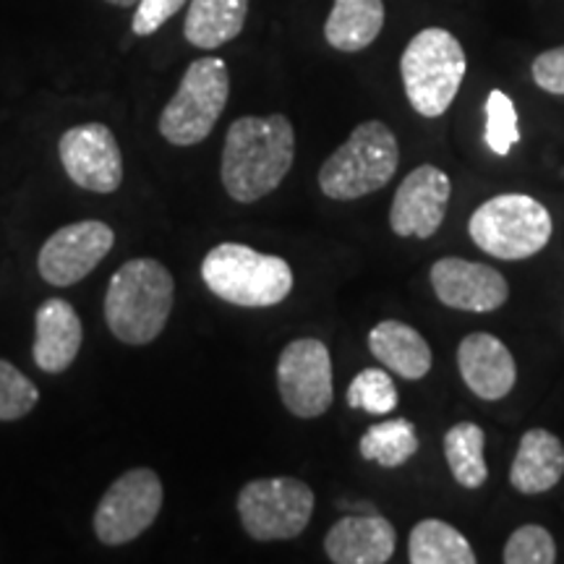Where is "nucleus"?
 Listing matches in <instances>:
<instances>
[{
	"instance_id": "obj_26",
	"label": "nucleus",
	"mask_w": 564,
	"mask_h": 564,
	"mask_svg": "<svg viewBox=\"0 0 564 564\" xmlns=\"http://www.w3.org/2000/svg\"><path fill=\"white\" fill-rule=\"evenodd\" d=\"M486 147L499 158H507L514 144L520 141L518 129V110L510 95H505L502 89H494L486 97V129H484Z\"/></svg>"
},
{
	"instance_id": "obj_7",
	"label": "nucleus",
	"mask_w": 564,
	"mask_h": 564,
	"mask_svg": "<svg viewBox=\"0 0 564 564\" xmlns=\"http://www.w3.org/2000/svg\"><path fill=\"white\" fill-rule=\"evenodd\" d=\"M228 97V63L215 55L194 61L181 76L171 102L160 112V133L175 147L199 144L220 121Z\"/></svg>"
},
{
	"instance_id": "obj_22",
	"label": "nucleus",
	"mask_w": 564,
	"mask_h": 564,
	"mask_svg": "<svg viewBox=\"0 0 564 564\" xmlns=\"http://www.w3.org/2000/svg\"><path fill=\"white\" fill-rule=\"evenodd\" d=\"M408 560L411 564H476V552L455 525L426 518L413 525Z\"/></svg>"
},
{
	"instance_id": "obj_15",
	"label": "nucleus",
	"mask_w": 564,
	"mask_h": 564,
	"mask_svg": "<svg viewBox=\"0 0 564 564\" xmlns=\"http://www.w3.org/2000/svg\"><path fill=\"white\" fill-rule=\"evenodd\" d=\"M465 387L481 400H505L518 382V366L507 345L489 333H474L457 345Z\"/></svg>"
},
{
	"instance_id": "obj_2",
	"label": "nucleus",
	"mask_w": 564,
	"mask_h": 564,
	"mask_svg": "<svg viewBox=\"0 0 564 564\" xmlns=\"http://www.w3.org/2000/svg\"><path fill=\"white\" fill-rule=\"evenodd\" d=\"M175 280L158 259H131L110 278L105 319L126 345H147L165 329L173 312Z\"/></svg>"
},
{
	"instance_id": "obj_20",
	"label": "nucleus",
	"mask_w": 564,
	"mask_h": 564,
	"mask_svg": "<svg viewBox=\"0 0 564 564\" xmlns=\"http://www.w3.org/2000/svg\"><path fill=\"white\" fill-rule=\"evenodd\" d=\"M249 0H192L183 34L199 51H217L243 32Z\"/></svg>"
},
{
	"instance_id": "obj_16",
	"label": "nucleus",
	"mask_w": 564,
	"mask_h": 564,
	"mask_svg": "<svg viewBox=\"0 0 564 564\" xmlns=\"http://www.w3.org/2000/svg\"><path fill=\"white\" fill-rule=\"evenodd\" d=\"M394 544L398 533L382 514H348L329 528L324 552L335 564H384Z\"/></svg>"
},
{
	"instance_id": "obj_23",
	"label": "nucleus",
	"mask_w": 564,
	"mask_h": 564,
	"mask_svg": "<svg viewBox=\"0 0 564 564\" xmlns=\"http://www.w3.org/2000/svg\"><path fill=\"white\" fill-rule=\"evenodd\" d=\"M486 434L478 423L460 421L444 434V457H447L449 474L463 489L476 491L481 489L489 478V468H486Z\"/></svg>"
},
{
	"instance_id": "obj_28",
	"label": "nucleus",
	"mask_w": 564,
	"mask_h": 564,
	"mask_svg": "<svg viewBox=\"0 0 564 564\" xmlns=\"http://www.w3.org/2000/svg\"><path fill=\"white\" fill-rule=\"evenodd\" d=\"M505 564H554L556 562V544L554 535L544 525H520L507 539Z\"/></svg>"
},
{
	"instance_id": "obj_4",
	"label": "nucleus",
	"mask_w": 564,
	"mask_h": 564,
	"mask_svg": "<svg viewBox=\"0 0 564 564\" xmlns=\"http://www.w3.org/2000/svg\"><path fill=\"white\" fill-rule=\"evenodd\" d=\"M400 147L390 126L366 121L352 129L348 141L329 154L319 171V188L327 199L352 202L379 192L394 178Z\"/></svg>"
},
{
	"instance_id": "obj_14",
	"label": "nucleus",
	"mask_w": 564,
	"mask_h": 564,
	"mask_svg": "<svg viewBox=\"0 0 564 564\" xmlns=\"http://www.w3.org/2000/svg\"><path fill=\"white\" fill-rule=\"evenodd\" d=\"M432 288L444 306L476 314L497 312L510 299V285L494 267L460 257H444L434 262Z\"/></svg>"
},
{
	"instance_id": "obj_10",
	"label": "nucleus",
	"mask_w": 564,
	"mask_h": 564,
	"mask_svg": "<svg viewBox=\"0 0 564 564\" xmlns=\"http://www.w3.org/2000/svg\"><path fill=\"white\" fill-rule=\"evenodd\" d=\"M278 390L282 405L299 419H319L333 408L335 382L329 348L316 337L285 345L278 361Z\"/></svg>"
},
{
	"instance_id": "obj_24",
	"label": "nucleus",
	"mask_w": 564,
	"mask_h": 564,
	"mask_svg": "<svg viewBox=\"0 0 564 564\" xmlns=\"http://www.w3.org/2000/svg\"><path fill=\"white\" fill-rule=\"evenodd\" d=\"M358 449L364 460L382 465V468H400L419 453V436L408 419L382 421L361 436Z\"/></svg>"
},
{
	"instance_id": "obj_11",
	"label": "nucleus",
	"mask_w": 564,
	"mask_h": 564,
	"mask_svg": "<svg viewBox=\"0 0 564 564\" xmlns=\"http://www.w3.org/2000/svg\"><path fill=\"white\" fill-rule=\"evenodd\" d=\"M63 171L91 194H112L123 183V154L116 133L105 123H82L58 141Z\"/></svg>"
},
{
	"instance_id": "obj_25",
	"label": "nucleus",
	"mask_w": 564,
	"mask_h": 564,
	"mask_svg": "<svg viewBox=\"0 0 564 564\" xmlns=\"http://www.w3.org/2000/svg\"><path fill=\"white\" fill-rule=\"evenodd\" d=\"M400 403L398 387L384 369H364L348 387V405L371 415L392 413Z\"/></svg>"
},
{
	"instance_id": "obj_6",
	"label": "nucleus",
	"mask_w": 564,
	"mask_h": 564,
	"mask_svg": "<svg viewBox=\"0 0 564 564\" xmlns=\"http://www.w3.org/2000/svg\"><path fill=\"white\" fill-rule=\"evenodd\" d=\"M554 223L539 199L499 194L470 215L468 232L478 249L502 262H520L546 249Z\"/></svg>"
},
{
	"instance_id": "obj_9",
	"label": "nucleus",
	"mask_w": 564,
	"mask_h": 564,
	"mask_svg": "<svg viewBox=\"0 0 564 564\" xmlns=\"http://www.w3.org/2000/svg\"><path fill=\"white\" fill-rule=\"evenodd\" d=\"M162 481L150 468L126 470L102 494L95 512V535L108 546H123L139 539L162 510Z\"/></svg>"
},
{
	"instance_id": "obj_12",
	"label": "nucleus",
	"mask_w": 564,
	"mask_h": 564,
	"mask_svg": "<svg viewBox=\"0 0 564 564\" xmlns=\"http://www.w3.org/2000/svg\"><path fill=\"white\" fill-rule=\"evenodd\" d=\"M112 243H116V232L100 220L63 225L40 249V278L55 288L76 285L108 257Z\"/></svg>"
},
{
	"instance_id": "obj_21",
	"label": "nucleus",
	"mask_w": 564,
	"mask_h": 564,
	"mask_svg": "<svg viewBox=\"0 0 564 564\" xmlns=\"http://www.w3.org/2000/svg\"><path fill=\"white\" fill-rule=\"evenodd\" d=\"M384 26V0H335L324 40L340 53H361Z\"/></svg>"
},
{
	"instance_id": "obj_13",
	"label": "nucleus",
	"mask_w": 564,
	"mask_h": 564,
	"mask_svg": "<svg viewBox=\"0 0 564 564\" xmlns=\"http://www.w3.org/2000/svg\"><path fill=\"white\" fill-rule=\"evenodd\" d=\"M453 183L434 165H421L403 178L390 207V228L400 238H432L447 215Z\"/></svg>"
},
{
	"instance_id": "obj_1",
	"label": "nucleus",
	"mask_w": 564,
	"mask_h": 564,
	"mask_svg": "<svg viewBox=\"0 0 564 564\" xmlns=\"http://www.w3.org/2000/svg\"><path fill=\"white\" fill-rule=\"evenodd\" d=\"M295 160V131L282 112L243 116L225 133L220 178L230 199L253 204L285 181Z\"/></svg>"
},
{
	"instance_id": "obj_3",
	"label": "nucleus",
	"mask_w": 564,
	"mask_h": 564,
	"mask_svg": "<svg viewBox=\"0 0 564 564\" xmlns=\"http://www.w3.org/2000/svg\"><path fill=\"white\" fill-rule=\"evenodd\" d=\"M202 280L217 299L243 308L278 306L293 291L285 259L243 243L215 246L202 262Z\"/></svg>"
},
{
	"instance_id": "obj_19",
	"label": "nucleus",
	"mask_w": 564,
	"mask_h": 564,
	"mask_svg": "<svg viewBox=\"0 0 564 564\" xmlns=\"http://www.w3.org/2000/svg\"><path fill=\"white\" fill-rule=\"evenodd\" d=\"M369 350L379 364L408 379V382H419L432 371L434 356L432 345L423 340L419 329L403 322H379L369 333Z\"/></svg>"
},
{
	"instance_id": "obj_30",
	"label": "nucleus",
	"mask_w": 564,
	"mask_h": 564,
	"mask_svg": "<svg viewBox=\"0 0 564 564\" xmlns=\"http://www.w3.org/2000/svg\"><path fill=\"white\" fill-rule=\"evenodd\" d=\"M535 87L549 91V95L564 97V45L544 51L531 66Z\"/></svg>"
},
{
	"instance_id": "obj_27",
	"label": "nucleus",
	"mask_w": 564,
	"mask_h": 564,
	"mask_svg": "<svg viewBox=\"0 0 564 564\" xmlns=\"http://www.w3.org/2000/svg\"><path fill=\"white\" fill-rule=\"evenodd\" d=\"M40 400L37 384L17 366L0 358V421H19L34 411Z\"/></svg>"
},
{
	"instance_id": "obj_17",
	"label": "nucleus",
	"mask_w": 564,
	"mask_h": 564,
	"mask_svg": "<svg viewBox=\"0 0 564 564\" xmlns=\"http://www.w3.org/2000/svg\"><path fill=\"white\" fill-rule=\"evenodd\" d=\"M84 327L76 308L63 299H47L34 314V364L47 373H63L82 350Z\"/></svg>"
},
{
	"instance_id": "obj_18",
	"label": "nucleus",
	"mask_w": 564,
	"mask_h": 564,
	"mask_svg": "<svg viewBox=\"0 0 564 564\" xmlns=\"http://www.w3.org/2000/svg\"><path fill=\"white\" fill-rule=\"evenodd\" d=\"M564 476V444L546 429H528L518 444L510 484L520 494H544Z\"/></svg>"
},
{
	"instance_id": "obj_8",
	"label": "nucleus",
	"mask_w": 564,
	"mask_h": 564,
	"mask_svg": "<svg viewBox=\"0 0 564 564\" xmlns=\"http://www.w3.org/2000/svg\"><path fill=\"white\" fill-rule=\"evenodd\" d=\"M312 486L299 478H257L238 494V514L253 541H288L306 531L314 514Z\"/></svg>"
},
{
	"instance_id": "obj_29",
	"label": "nucleus",
	"mask_w": 564,
	"mask_h": 564,
	"mask_svg": "<svg viewBox=\"0 0 564 564\" xmlns=\"http://www.w3.org/2000/svg\"><path fill=\"white\" fill-rule=\"evenodd\" d=\"M188 0H139L137 11H133L131 30L137 37H150L160 32L165 21H171Z\"/></svg>"
},
{
	"instance_id": "obj_5",
	"label": "nucleus",
	"mask_w": 564,
	"mask_h": 564,
	"mask_svg": "<svg viewBox=\"0 0 564 564\" xmlns=\"http://www.w3.org/2000/svg\"><path fill=\"white\" fill-rule=\"evenodd\" d=\"M465 51L460 40L442 26L421 30L408 42L400 74L411 108L423 118H440L455 102L465 79Z\"/></svg>"
},
{
	"instance_id": "obj_31",
	"label": "nucleus",
	"mask_w": 564,
	"mask_h": 564,
	"mask_svg": "<svg viewBox=\"0 0 564 564\" xmlns=\"http://www.w3.org/2000/svg\"><path fill=\"white\" fill-rule=\"evenodd\" d=\"M110 6H118V9H131V6H137L139 0H108Z\"/></svg>"
}]
</instances>
